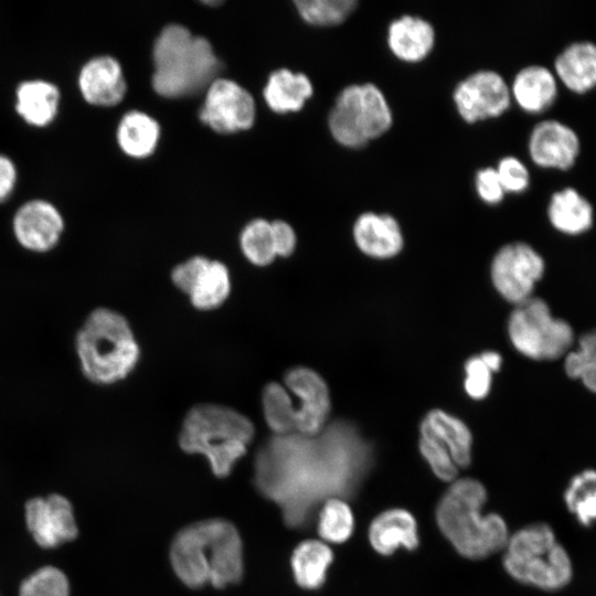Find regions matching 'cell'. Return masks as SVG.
<instances>
[{
  "mask_svg": "<svg viewBox=\"0 0 596 596\" xmlns=\"http://www.w3.org/2000/svg\"><path fill=\"white\" fill-rule=\"evenodd\" d=\"M262 409L273 435L295 434L296 412L291 395L280 382L267 383L262 392Z\"/></svg>",
  "mask_w": 596,
  "mask_h": 596,
  "instance_id": "obj_30",
  "label": "cell"
},
{
  "mask_svg": "<svg viewBox=\"0 0 596 596\" xmlns=\"http://www.w3.org/2000/svg\"><path fill=\"white\" fill-rule=\"evenodd\" d=\"M12 227L21 246L31 252L44 253L58 243L64 230V220L54 204L46 200L34 199L17 210Z\"/></svg>",
  "mask_w": 596,
  "mask_h": 596,
  "instance_id": "obj_16",
  "label": "cell"
},
{
  "mask_svg": "<svg viewBox=\"0 0 596 596\" xmlns=\"http://www.w3.org/2000/svg\"><path fill=\"white\" fill-rule=\"evenodd\" d=\"M19 596H70V584L62 571L45 566L23 581Z\"/></svg>",
  "mask_w": 596,
  "mask_h": 596,
  "instance_id": "obj_36",
  "label": "cell"
},
{
  "mask_svg": "<svg viewBox=\"0 0 596 596\" xmlns=\"http://www.w3.org/2000/svg\"><path fill=\"white\" fill-rule=\"evenodd\" d=\"M170 561L179 579L191 588L205 584L223 588L243 576L240 534L232 523L221 519L181 530L171 544Z\"/></svg>",
  "mask_w": 596,
  "mask_h": 596,
  "instance_id": "obj_2",
  "label": "cell"
},
{
  "mask_svg": "<svg viewBox=\"0 0 596 596\" xmlns=\"http://www.w3.org/2000/svg\"><path fill=\"white\" fill-rule=\"evenodd\" d=\"M511 97L528 114H542L555 103L558 81L549 67L531 64L514 75L510 86Z\"/></svg>",
  "mask_w": 596,
  "mask_h": 596,
  "instance_id": "obj_21",
  "label": "cell"
},
{
  "mask_svg": "<svg viewBox=\"0 0 596 596\" xmlns=\"http://www.w3.org/2000/svg\"><path fill=\"white\" fill-rule=\"evenodd\" d=\"M255 428L238 411L214 403L192 406L185 414L179 445L188 454L203 455L217 477L228 476L252 443Z\"/></svg>",
  "mask_w": 596,
  "mask_h": 596,
  "instance_id": "obj_4",
  "label": "cell"
},
{
  "mask_svg": "<svg viewBox=\"0 0 596 596\" xmlns=\"http://www.w3.org/2000/svg\"><path fill=\"white\" fill-rule=\"evenodd\" d=\"M503 566L515 581L550 592L565 587L573 576L570 556L546 523H533L513 533Z\"/></svg>",
  "mask_w": 596,
  "mask_h": 596,
  "instance_id": "obj_7",
  "label": "cell"
},
{
  "mask_svg": "<svg viewBox=\"0 0 596 596\" xmlns=\"http://www.w3.org/2000/svg\"><path fill=\"white\" fill-rule=\"evenodd\" d=\"M61 94L58 87L44 79H26L15 91V110L29 125L45 127L57 115Z\"/></svg>",
  "mask_w": 596,
  "mask_h": 596,
  "instance_id": "obj_26",
  "label": "cell"
},
{
  "mask_svg": "<svg viewBox=\"0 0 596 596\" xmlns=\"http://www.w3.org/2000/svg\"><path fill=\"white\" fill-rule=\"evenodd\" d=\"M419 435L432 437L451 455L458 468L471 462L472 434L459 417L441 409L433 408L419 424Z\"/></svg>",
  "mask_w": 596,
  "mask_h": 596,
  "instance_id": "obj_23",
  "label": "cell"
},
{
  "mask_svg": "<svg viewBox=\"0 0 596 596\" xmlns=\"http://www.w3.org/2000/svg\"><path fill=\"white\" fill-rule=\"evenodd\" d=\"M435 40L433 24L419 15L403 14L387 26V46L396 58L405 63L425 60L433 51Z\"/></svg>",
  "mask_w": 596,
  "mask_h": 596,
  "instance_id": "obj_20",
  "label": "cell"
},
{
  "mask_svg": "<svg viewBox=\"0 0 596 596\" xmlns=\"http://www.w3.org/2000/svg\"><path fill=\"white\" fill-rule=\"evenodd\" d=\"M482 362L492 372H498L502 365V356L499 352L493 350H486L479 354Z\"/></svg>",
  "mask_w": 596,
  "mask_h": 596,
  "instance_id": "obj_43",
  "label": "cell"
},
{
  "mask_svg": "<svg viewBox=\"0 0 596 596\" xmlns=\"http://www.w3.org/2000/svg\"><path fill=\"white\" fill-rule=\"evenodd\" d=\"M75 345L82 372L99 385L126 379L140 359V348L129 322L109 308H96L88 315Z\"/></svg>",
  "mask_w": 596,
  "mask_h": 596,
  "instance_id": "obj_5",
  "label": "cell"
},
{
  "mask_svg": "<svg viewBox=\"0 0 596 596\" xmlns=\"http://www.w3.org/2000/svg\"><path fill=\"white\" fill-rule=\"evenodd\" d=\"M507 332L515 351L534 361L564 358L575 343L572 326L554 317L547 302L534 296L514 306Z\"/></svg>",
  "mask_w": 596,
  "mask_h": 596,
  "instance_id": "obj_9",
  "label": "cell"
},
{
  "mask_svg": "<svg viewBox=\"0 0 596 596\" xmlns=\"http://www.w3.org/2000/svg\"><path fill=\"white\" fill-rule=\"evenodd\" d=\"M173 285L188 295L199 310H213L225 302L231 292L228 268L220 260L193 256L175 265L170 274Z\"/></svg>",
  "mask_w": 596,
  "mask_h": 596,
  "instance_id": "obj_13",
  "label": "cell"
},
{
  "mask_svg": "<svg viewBox=\"0 0 596 596\" xmlns=\"http://www.w3.org/2000/svg\"><path fill=\"white\" fill-rule=\"evenodd\" d=\"M475 189L479 199L490 205L499 204L505 195L497 170L493 167H485L477 171Z\"/></svg>",
  "mask_w": 596,
  "mask_h": 596,
  "instance_id": "obj_40",
  "label": "cell"
},
{
  "mask_svg": "<svg viewBox=\"0 0 596 596\" xmlns=\"http://www.w3.org/2000/svg\"><path fill=\"white\" fill-rule=\"evenodd\" d=\"M333 561L331 549L322 541L301 542L291 556V568L296 583L305 589H317L326 582L327 572Z\"/></svg>",
  "mask_w": 596,
  "mask_h": 596,
  "instance_id": "obj_28",
  "label": "cell"
},
{
  "mask_svg": "<svg viewBox=\"0 0 596 596\" xmlns=\"http://www.w3.org/2000/svg\"><path fill=\"white\" fill-rule=\"evenodd\" d=\"M358 249L368 257L390 259L404 248V235L398 221L387 213H361L352 227Z\"/></svg>",
  "mask_w": 596,
  "mask_h": 596,
  "instance_id": "obj_18",
  "label": "cell"
},
{
  "mask_svg": "<svg viewBox=\"0 0 596 596\" xmlns=\"http://www.w3.org/2000/svg\"><path fill=\"white\" fill-rule=\"evenodd\" d=\"M483 485L472 478L456 479L436 508L439 530L459 554L480 560L505 549L509 531L497 513L482 514Z\"/></svg>",
  "mask_w": 596,
  "mask_h": 596,
  "instance_id": "obj_3",
  "label": "cell"
},
{
  "mask_svg": "<svg viewBox=\"0 0 596 596\" xmlns=\"http://www.w3.org/2000/svg\"><path fill=\"white\" fill-rule=\"evenodd\" d=\"M505 193L520 194L530 187L531 175L528 167L514 156L501 158L496 167Z\"/></svg>",
  "mask_w": 596,
  "mask_h": 596,
  "instance_id": "obj_39",
  "label": "cell"
},
{
  "mask_svg": "<svg viewBox=\"0 0 596 596\" xmlns=\"http://www.w3.org/2000/svg\"><path fill=\"white\" fill-rule=\"evenodd\" d=\"M313 92L309 77L287 68L274 71L264 88L268 106L278 113L299 110Z\"/></svg>",
  "mask_w": 596,
  "mask_h": 596,
  "instance_id": "obj_27",
  "label": "cell"
},
{
  "mask_svg": "<svg viewBox=\"0 0 596 596\" xmlns=\"http://www.w3.org/2000/svg\"><path fill=\"white\" fill-rule=\"evenodd\" d=\"M289 391L296 412L295 434L315 436L329 424L331 396L327 382L313 369L296 365L281 382Z\"/></svg>",
  "mask_w": 596,
  "mask_h": 596,
  "instance_id": "obj_11",
  "label": "cell"
},
{
  "mask_svg": "<svg viewBox=\"0 0 596 596\" xmlns=\"http://www.w3.org/2000/svg\"><path fill=\"white\" fill-rule=\"evenodd\" d=\"M564 356V371L596 394V328L583 333Z\"/></svg>",
  "mask_w": 596,
  "mask_h": 596,
  "instance_id": "obj_32",
  "label": "cell"
},
{
  "mask_svg": "<svg viewBox=\"0 0 596 596\" xmlns=\"http://www.w3.org/2000/svg\"><path fill=\"white\" fill-rule=\"evenodd\" d=\"M199 116L219 132H233L253 125L255 103L252 95L236 82L215 78L207 86Z\"/></svg>",
  "mask_w": 596,
  "mask_h": 596,
  "instance_id": "obj_14",
  "label": "cell"
},
{
  "mask_svg": "<svg viewBox=\"0 0 596 596\" xmlns=\"http://www.w3.org/2000/svg\"><path fill=\"white\" fill-rule=\"evenodd\" d=\"M270 223L276 255L280 257L290 256L294 253L297 243V236L294 228L287 222L281 220H276Z\"/></svg>",
  "mask_w": 596,
  "mask_h": 596,
  "instance_id": "obj_41",
  "label": "cell"
},
{
  "mask_svg": "<svg viewBox=\"0 0 596 596\" xmlns=\"http://www.w3.org/2000/svg\"><path fill=\"white\" fill-rule=\"evenodd\" d=\"M510 86L496 71L480 70L462 78L453 92L459 116L468 124L503 115L511 105Z\"/></svg>",
  "mask_w": 596,
  "mask_h": 596,
  "instance_id": "obj_12",
  "label": "cell"
},
{
  "mask_svg": "<svg viewBox=\"0 0 596 596\" xmlns=\"http://www.w3.org/2000/svg\"><path fill=\"white\" fill-rule=\"evenodd\" d=\"M354 518L351 508L341 498H330L322 503L318 515V532L330 543H343L353 533Z\"/></svg>",
  "mask_w": 596,
  "mask_h": 596,
  "instance_id": "obj_33",
  "label": "cell"
},
{
  "mask_svg": "<svg viewBox=\"0 0 596 596\" xmlns=\"http://www.w3.org/2000/svg\"><path fill=\"white\" fill-rule=\"evenodd\" d=\"M78 87L83 98L95 106H114L126 92V81L119 62L110 55L88 60L81 68Z\"/></svg>",
  "mask_w": 596,
  "mask_h": 596,
  "instance_id": "obj_19",
  "label": "cell"
},
{
  "mask_svg": "<svg viewBox=\"0 0 596 596\" xmlns=\"http://www.w3.org/2000/svg\"><path fill=\"white\" fill-rule=\"evenodd\" d=\"M418 449L437 478L446 482L456 480L459 468L439 443L432 437L419 435Z\"/></svg>",
  "mask_w": 596,
  "mask_h": 596,
  "instance_id": "obj_37",
  "label": "cell"
},
{
  "mask_svg": "<svg viewBox=\"0 0 596 596\" xmlns=\"http://www.w3.org/2000/svg\"><path fill=\"white\" fill-rule=\"evenodd\" d=\"M25 520L35 542L42 547H55L77 535L71 503L62 496L35 498L25 505Z\"/></svg>",
  "mask_w": 596,
  "mask_h": 596,
  "instance_id": "obj_17",
  "label": "cell"
},
{
  "mask_svg": "<svg viewBox=\"0 0 596 596\" xmlns=\"http://www.w3.org/2000/svg\"><path fill=\"white\" fill-rule=\"evenodd\" d=\"M244 256L255 266H267L277 257L272 223L255 219L245 225L240 236Z\"/></svg>",
  "mask_w": 596,
  "mask_h": 596,
  "instance_id": "obj_34",
  "label": "cell"
},
{
  "mask_svg": "<svg viewBox=\"0 0 596 596\" xmlns=\"http://www.w3.org/2000/svg\"><path fill=\"white\" fill-rule=\"evenodd\" d=\"M553 72L563 86L578 95L596 88V43L588 40L566 45L555 57Z\"/></svg>",
  "mask_w": 596,
  "mask_h": 596,
  "instance_id": "obj_22",
  "label": "cell"
},
{
  "mask_svg": "<svg viewBox=\"0 0 596 596\" xmlns=\"http://www.w3.org/2000/svg\"><path fill=\"white\" fill-rule=\"evenodd\" d=\"M393 113L382 89L370 82L350 84L336 97L328 125L334 140L358 149L387 132Z\"/></svg>",
  "mask_w": 596,
  "mask_h": 596,
  "instance_id": "obj_8",
  "label": "cell"
},
{
  "mask_svg": "<svg viewBox=\"0 0 596 596\" xmlns=\"http://www.w3.org/2000/svg\"><path fill=\"white\" fill-rule=\"evenodd\" d=\"M296 8L310 24L330 26L342 23L356 8L355 0H297Z\"/></svg>",
  "mask_w": 596,
  "mask_h": 596,
  "instance_id": "obj_35",
  "label": "cell"
},
{
  "mask_svg": "<svg viewBox=\"0 0 596 596\" xmlns=\"http://www.w3.org/2000/svg\"><path fill=\"white\" fill-rule=\"evenodd\" d=\"M371 459L370 446L353 425L333 422L315 436L273 435L255 457L254 481L280 508L288 526L304 528L318 504L353 493Z\"/></svg>",
  "mask_w": 596,
  "mask_h": 596,
  "instance_id": "obj_1",
  "label": "cell"
},
{
  "mask_svg": "<svg viewBox=\"0 0 596 596\" xmlns=\"http://www.w3.org/2000/svg\"><path fill=\"white\" fill-rule=\"evenodd\" d=\"M528 151L538 167L565 171L577 161L581 139L567 124L557 119H544L532 128Z\"/></svg>",
  "mask_w": 596,
  "mask_h": 596,
  "instance_id": "obj_15",
  "label": "cell"
},
{
  "mask_svg": "<svg viewBox=\"0 0 596 596\" xmlns=\"http://www.w3.org/2000/svg\"><path fill=\"white\" fill-rule=\"evenodd\" d=\"M18 172L13 161L0 153V203L4 202L14 190Z\"/></svg>",
  "mask_w": 596,
  "mask_h": 596,
  "instance_id": "obj_42",
  "label": "cell"
},
{
  "mask_svg": "<svg viewBox=\"0 0 596 596\" xmlns=\"http://www.w3.org/2000/svg\"><path fill=\"white\" fill-rule=\"evenodd\" d=\"M546 214L554 230L564 235L578 236L593 227L595 212L585 195L573 187H566L551 195Z\"/></svg>",
  "mask_w": 596,
  "mask_h": 596,
  "instance_id": "obj_25",
  "label": "cell"
},
{
  "mask_svg": "<svg viewBox=\"0 0 596 596\" xmlns=\"http://www.w3.org/2000/svg\"><path fill=\"white\" fill-rule=\"evenodd\" d=\"M564 501L571 513L583 526L596 522V470L585 469L572 477Z\"/></svg>",
  "mask_w": 596,
  "mask_h": 596,
  "instance_id": "obj_31",
  "label": "cell"
},
{
  "mask_svg": "<svg viewBox=\"0 0 596 596\" xmlns=\"http://www.w3.org/2000/svg\"><path fill=\"white\" fill-rule=\"evenodd\" d=\"M369 541L382 555H391L400 547L413 551L419 543L416 520L407 510H386L372 521Z\"/></svg>",
  "mask_w": 596,
  "mask_h": 596,
  "instance_id": "obj_24",
  "label": "cell"
},
{
  "mask_svg": "<svg viewBox=\"0 0 596 596\" xmlns=\"http://www.w3.org/2000/svg\"><path fill=\"white\" fill-rule=\"evenodd\" d=\"M545 273L542 255L525 242L501 246L490 264V278L496 291L513 306L533 297L535 285Z\"/></svg>",
  "mask_w": 596,
  "mask_h": 596,
  "instance_id": "obj_10",
  "label": "cell"
},
{
  "mask_svg": "<svg viewBox=\"0 0 596 596\" xmlns=\"http://www.w3.org/2000/svg\"><path fill=\"white\" fill-rule=\"evenodd\" d=\"M464 390L475 401L486 398L492 387V372L479 355L470 356L464 365Z\"/></svg>",
  "mask_w": 596,
  "mask_h": 596,
  "instance_id": "obj_38",
  "label": "cell"
},
{
  "mask_svg": "<svg viewBox=\"0 0 596 596\" xmlns=\"http://www.w3.org/2000/svg\"><path fill=\"white\" fill-rule=\"evenodd\" d=\"M152 57V86L166 97L189 95L209 86L220 68L211 43L175 23L162 29Z\"/></svg>",
  "mask_w": 596,
  "mask_h": 596,
  "instance_id": "obj_6",
  "label": "cell"
},
{
  "mask_svg": "<svg viewBox=\"0 0 596 596\" xmlns=\"http://www.w3.org/2000/svg\"><path fill=\"white\" fill-rule=\"evenodd\" d=\"M159 136V124L139 110L126 113L117 127V141L121 150L136 158L149 156L155 150Z\"/></svg>",
  "mask_w": 596,
  "mask_h": 596,
  "instance_id": "obj_29",
  "label": "cell"
}]
</instances>
